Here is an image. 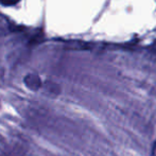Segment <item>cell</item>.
<instances>
[{
  "mask_svg": "<svg viewBox=\"0 0 156 156\" xmlns=\"http://www.w3.org/2000/svg\"><path fill=\"white\" fill-rule=\"evenodd\" d=\"M26 85L32 89H37L41 86V80L36 74H28L25 78Z\"/></svg>",
  "mask_w": 156,
  "mask_h": 156,
  "instance_id": "cell-1",
  "label": "cell"
},
{
  "mask_svg": "<svg viewBox=\"0 0 156 156\" xmlns=\"http://www.w3.org/2000/svg\"><path fill=\"white\" fill-rule=\"evenodd\" d=\"M19 2V0H0V4L5 6H12L15 5Z\"/></svg>",
  "mask_w": 156,
  "mask_h": 156,
  "instance_id": "cell-2",
  "label": "cell"
}]
</instances>
